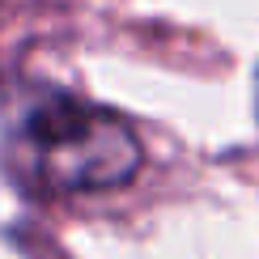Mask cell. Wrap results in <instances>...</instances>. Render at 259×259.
<instances>
[{
    "instance_id": "6da1fadb",
    "label": "cell",
    "mask_w": 259,
    "mask_h": 259,
    "mask_svg": "<svg viewBox=\"0 0 259 259\" xmlns=\"http://www.w3.org/2000/svg\"><path fill=\"white\" fill-rule=\"evenodd\" d=\"M26 170L51 191L123 187L140 170V140L123 115L81 98H47L17 132Z\"/></svg>"
}]
</instances>
